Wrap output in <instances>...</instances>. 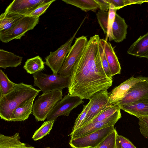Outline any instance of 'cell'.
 Instances as JSON below:
<instances>
[{"label":"cell","instance_id":"obj_1","mask_svg":"<svg viewBox=\"0 0 148 148\" xmlns=\"http://www.w3.org/2000/svg\"><path fill=\"white\" fill-rule=\"evenodd\" d=\"M99 35L91 37L80 59L74 65L70 77L69 93L82 99H90L95 93L107 90L112 78L106 75L99 51Z\"/></svg>","mask_w":148,"mask_h":148},{"label":"cell","instance_id":"obj_2","mask_svg":"<svg viewBox=\"0 0 148 148\" xmlns=\"http://www.w3.org/2000/svg\"><path fill=\"white\" fill-rule=\"evenodd\" d=\"M40 90L32 85L21 83L9 93L0 97V116L5 121H11L12 113L17 106L38 95Z\"/></svg>","mask_w":148,"mask_h":148},{"label":"cell","instance_id":"obj_3","mask_svg":"<svg viewBox=\"0 0 148 148\" xmlns=\"http://www.w3.org/2000/svg\"><path fill=\"white\" fill-rule=\"evenodd\" d=\"M62 91H55L43 93L33 105L32 113L37 121H44L47 119L54 107L62 99Z\"/></svg>","mask_w":148,"mask_h":148},{"label":"cell","instance_id":"obj_4","mask_svg":"<svg viewBox=\"0 0 148 148\" xmlns=\"http://www.w3.org/2000/svg\"><path fill=\"white\" fill-rule=\"evenodd\" d=\"M70 76H64L60 74L49 75L41 71L33 74L34 86L38 87L43 93L55 91L62 90L69 87Z\"/></svg>","mask_w":148,"mask_h":148},{"label":"cell","instance_id":"obj_5","mask_svg":"<svg viewBox=\"0 0 148 148\" xmlns=\"http://www.w3.org/2000/svg\"><path fill=\"white\" fill-rule=\"evenodd\" d=\"M39 21V18L25 16L10 29L0 32L1 41L7 43L14 39H20L26 32L33 29Z\"/></svg>","mask_w":148,"mask_h":148},{"label":"cell","instance_id":"obj_6","mask_svg":"<svg viewBox=\"0 0 148 148\" xmlns=\"http://www.w3.org/2000/svg\"><path fill=\"white\" fill-rule=\"evenodd\" d=\"M88 41L86 37L84 36L76 38L58 73L62 76H70L73 68L82 54Z\"/></svg>","mask_w":148,"mask_h":148},{"label":"cell","instance_id":"obj_7","mask_svg":"<svg viewBox=\"0 0 148 148\" xmlns=\"http://www.w3.org/2000/svg\"><path fill=\"white\" fill-rule=\"evenodd\" d=\"M114 125L105 127L88 134L71 139L72 148H95L115 129Z\"/></svg>","mask_w":148,"mask_h":148},{"label":"cell","instance_id":"obj_8","mask_svg":"<svg viewBox=\"0 0 148 148\" xmlns=\"http://www.w3.org/2000/svg\"><path fill=\"white\" fill-rule=\"evenodd\" d=\"M85 19H84L73 36L69 40L56 51L50 52L49 54L45 58V64L50 68L53 74H58L71 49L73 41Z\"/></svg>","mask_w":148,"mask_h":148},{"label":"cell","instance_id":"obj_9","mask_svg":"<svg viewBox=\"0 0 148 148\" xmlns=\"http://www.w3.org/2000/svg\"><path fill=\"white\" fill-rule=\"evenodd\" d=\"M84 102L83 99L68 93L56 103L49 115L47 121H56L59 116H68L72 110Z\"/></svg>","mask_w":148,"mask_h":148},{"label":"cell","instance_id":"obj_10","mask_svg":"<svg viewBox=\"0 0 148 148\" xmlns=\"http://www.w3.org/2000/svg\"><path fill=\"white\" fill-rule=\"evenodd\" d=\"M110 94L107 90L101 91L95 93L90 97L89 99V110L79 127L89 123L100 113L111 104L109 98Z\"/></svg>","mask_w":148,"mask_h":148},{"label":"cell","instance_id":"obj_11","mask_svg":"<svg viewBox=\"0 0 148 148\" xmlns=\"http://www.w3.org/2000/svg\"><path fill=\"white\" fill-rule=\"evenodd\" d=\"M121 117L120 110L116 111L107 119L100 121L90 122L82 126L68 135L71 139L80 137L103 128L115 125Z\"/></svg>","mask_w":148,"mask_h":148},{"label":"cell","instance_id":"obj_12","mask_svg":"<svg viewBox=\"0 0 148 148\" xmlns=\"http://www.w3.org/2000/svg\"><path fill=\"white\" fill-rule=\"evenodd\" d=\"M52 0H14L5 9L4 13L27 16L39 6Z\"/></svg>","mask_w":148,"mask_h":148},{"label":"cell","instance_id":"obj_13","mask_svg":"<svg viewBox=\"0 0 148 148\" xmlns=\"http://www.w3.org/2000/svg\"><path fill=\"white\" fill-rule=\"evenodd\" d=\"M147 98H148V79L136 84L129 90L122 100L111 104H117L121 108L136 101Z\"/></svg>","mask_w":148,"mask_h":148},{"label":"cell","instance_id":"obj_14","mask_svg":"<svg viewBox=\"0 0 148 148\" xmlns=\"http://www.w3.org/2000/svg\"><path fill=\"white\" fill-rule=\"evenodd\" d=\"M148 77H132L114 88L110 94L111 103L122 100L129 90L137 83L144 81Z\"/></svg>","mask_w":148,"mask_h":148},{"label":"cell","instance_id":"obj_15","mask_svg":"<svg viewBox=\"0 0 148 148\" xmlns=\"http://www.w3.org/2000/svg\"><path fill=\"white\" fill-rule=\"evenodd\" d=\"M100 41L103 47L104 53L112 76L120 74L121 66L111 44L104 39H100Z\"/></svg>","mask_w":148,"mask_h":148},{"label":"cell","instance_id":"obj_16","mask_svg":"<svg viewBox=\"0 0 148 148\" xmlns=\"http://www.w3.org/2000/svg\"><path fill=\"white\" fill-rule=\"evenodd\" d=\"M127 53L133 56L148 58V32L134 42Z\"/></svg>","mask_w":148,"mask_h":148},{"label":"cell","instance_id":"obj_17","mask_svg":"<svg viewBox=\"0 0 148 148\" xmlns=\"http://www.w3.org/2000/svg\"><path fill=\"white\" fill-rule=\"evenodd\" d=\"M121 109L138 118L148 116V98L123 106Z\"/></svg>","mask_w":148,"mask_h":148},{"label":"cell","instance_id":"obj_18","mask_svg":"<svg viewBox=\"0 0 148 148\" xmlns=\"http://www.w3.org/2000/svg\"><path fill=\"white\" fill-rule=\"evenodd\" d=\"M35 97L27 100L15 108L12 113L11 121H22L27 119L32 113L33 103Z\"/></svg>","mask_w":148,"mask_h":148},{"label":"cell","instance_id":"obj_19","mask_svg":"<svg viewBox=\"0 0 148 148\" xmlns=\"http://www.w3.org/2000/svg\"><path fill=\"white\" fill-rule=\"evenodd\" d=\"M19 133L16 132L12 136L0 134V148H35L20 140Z\"/></svg>","mask_w":148,"mask_h":148},{"label":"cell","instance_id":"obj_20","mask_svg":"<svg viewBox=\"0 0 148 148\" xmlns=\"http://www.w3.org/2000/svg\"><path fill=\"white\" fill-rule=\"evenodd\" d=\"M127 28L125 20L116 13L112 29L113 40L115 42H121L125 38Z\"/></svg>","mask_w":148,"mask_h":148},{"label":"cell","instance_id":"obj_21","mask_svg":"<svg viewBox=\"0 0 148 148\" xmlns=\"http://www.w3.org/2000/svg\"><path fill=\"white\" fill-rule=\"evenodd\" d=\"M23 57L2 49H0V67L4 69L7 67H16L20 65Z\"/></svg>","mask_w":148,"mask_h":148},{"label":"cell","instance_id":"obj_22","mask_svg":"<svg viewBox=\"0 0 148 148\" xmlns=\"http://www.w3.org/2000/svg\"><path fill=\"white\" fill-rule=\"evenodd\" d=\"M25 16L14 13H2L0 16V32L10 29Z\"/></svg>","mask_w":148,"mask_h":148},{"label":"cell","instance_id":"obj_23","mask_svg":"<svg viewBox=\"0 0 148 148\" xmlns=\"http://www.w3.org/2000/svg\"><path fill=\"white\" fill-rule=\"evenodd\" d=\"M45 62L39 56L28 59L25 63L24 69L30 74L41 71L45 68Z\"/></svg>","mask_w":148,"mask_h":148},{"label":"cell","instance_id":"obj_24","mask_svg":"<svg viewBox=\"0 0 148 148\" xmlns=\"http://www.w3.org/2000/svg\"><path fill=\"white\" fill-rule=\"evenodd\" d=\"M66 3L75 6L86 12L95 11L99 6L95 0H62Z\"/></svg>","mask_w":148,"mask_h":148},{"label":"cell","instance_id":"obj_25","mask_svg":"<svg viewBox=\"0 0 148 148\" xmlns=\"http://www.w3.org/2000/svg\"><path fill=\"white\" fill-rule=\"evenodd\" d=\"M11 81L7 75L2 70H0V97L7 94L17 85Z\"/></svg>","mask_w":148,"mask_h":148},{"label":"cell","instance_id":"obj_26","mask_svg":"<svg viewBox=\"0 0 148 148\" xmlns=\"http://www.w3.org/2000/svg\"><path fill=\"white\" fill-rule=\"evenodd\" d=\"M54 120L45 121L41 126L34 132L32 138L35 141L41 139L47 135L49 134L51 130Z\"/></svg>","mask_w":148,"mask_h":148},{"label":"cell","instance_id":"obj_27","mask_svg":"<svg viewBox=\"0 0 148 148\" xmlns=\"http://www.w3.org/2000/svg\"><path fill=\"white\" fill-rule=\"evenodd\" d=\"M120 110L121 108L118 105L111 104L98 114L89 123L103 121L109 118L116 111Z\"/></svg>","mask_w":148,"mask_h":148},{"label":"cell","instance_id":"obj_28","mask_svg":"<svg viewBox=\"0 0 148 148\" xmlns=\"http://www.w3.org/2000/svg\"><path fill=\"white\" fill-rule=\"evenodd\" d=\"M117 133L115 128L95 148H116V138Z\"/></svg>","mask_w":148,"mask_h":148},{"label":"cell","instance_id":"obj_29","mask_svg":"<svg viewBox=\"0 0 148 148\" xmlns=\"http://www.w3.org/2000/svg\"><path fill=\"white\" fill-rule=\"evenodd\" d=\"M117 10L112 4H110V8L108 11V33L107 38L109 40H114V38L112 33V26L114 22L116 11Z\"/></svg>","mask_w":148,"mask_h":148},{"label":"cell","instance_id":"obj_30","mask_svg":"<svg viewBox=\"0 0 148 148\" xmlns=\"http://www.w3.org/2000/svg\"><path fill=\"white\" fill-rule=\"evenodd\" d=\"M98 23L105 34L108 33V12L99 11L96 14Z\"/></svg>","mask_w":148,"mask_h":148},{"label":"cell","instance_id":"obj_31","mask_svg":"<svg viewBox=\"0 0 148 148\" xmlns=\"http://www.w3.org/2000/svg\"><path fill=\"white\" fill-rule=\"evenodd\" d=\"M99 51L102 64L104 70L108 77L110 78H112L113 76L109 68L108 64L104 53L103 48L100 40L99 43Z\"/></svg>","mask_w":148,"mask_h":148},{"label":"cell","instance_id":"obj_32","mask_svg":"<svg viewBox=\"0 0 148 148\" xmlns=\"http://www.w3.org/2000/svg\"><path fill=\"white\" fill-rule=\"evenodd\" d=\"M90 107V101L86 105H84L82 111L78 115L75 121L72 132L75 131L79 127L81 124L86 118L89 110Z\"/></svg>","mask_w":148,"mask_h":148},{"label":"cell","instance_id":"obj_33","mask_svg":"<svg viewBox=\"0 0 148 148\" xmlns=\"http://www.w3.org/2000/svg\"><path fill=\"white\" fill-rule=\"evenodd\" d=\"M116 148H136L127 138L117 133L115 143Z\"/></svg>","mask_w":148,"mask_h":148},{"label":"cell","instance_id":"obj_34","mask_svg":"<svg viewBox=\"0 0 148 148\" xmlns=\"http://www.w3.org/2000/svg\"><path fill=\"white\" fill-rule=\"evenodd\" d=\"M138 118L140 132L145 138L148 139V116Z\"/></svg>","mask_w":148,"mask_h":148},{"label":"cell","instance_id":"obj_35","mask_svg":"<svg viewBox=\"0 0 148 148\" xmlns=\"http://www.w3.org/2000/svg\"><path fill=\"white\" fill-rule=\"evenodd\" d=\"M55 1V0H52L48 3L39 7L30 13L27 16L34 18H39L40 16L45 13L51 3Z\"/></svg>","mask_w":148,"mask_h":148},{"label":"cell","instance_id":"obj_36","mask_svg":"<svg viewBox=\"0 0 148 148\" xmlns=\"http://www.w3.org/2000/svg\"><path fill=\"white\" fill-rule=\"evenodd\" d=\"M110 4L113 5L117 10L128 5L127 0H106Z\"/></svg>","mask_w":148,"mask_h":148},{"label":"cell","instance_id":"obj_37","mask_svg":"<svg viewBox=\"0 0 148 148\" xmlns=\"http://www.w3.org/2000/svg\"><path fill=\"white\" fill-rule=\"evenodd\" d=\"M99 6L100 10L107 12L110 8V4L106 0H95Z\"/></svg>","mask_w":148,"mask_h":148},{"label":"cell","instance_id":"obj_38","mask_svg":"<svg viewBox=\"0 0 148 148\" xmlns=\"http://www.w3.org/2000/svg\"><path fill=\"white\" fill-rule=\"evenodd\" d=\"M128 5L135 4H141L145 2H148V0H127Z\"/></svg>","mask_w":148,"mask_h":148},{"label":"cell","instance_id":"obj_39","mask_svg":"<svg viewBox=\"0 0 148 148\" xmlns=\"http://www.w3.org/2000/svg\"><path fill=\"white\" fill-rule=\"evenodd\" d=\"M50 148L49 147H46V148Z\"/></svg>","mask_w":148,"mask_h":148},{"label":"cell","instance_id":"obj_40","mask_svg":"<svg viewBox=\"0 0 148 148\" xmlns=\"http://www.w3.org/2000/svg\"></svg>","mask_w":148,"mask_h":148}]
</instances>
